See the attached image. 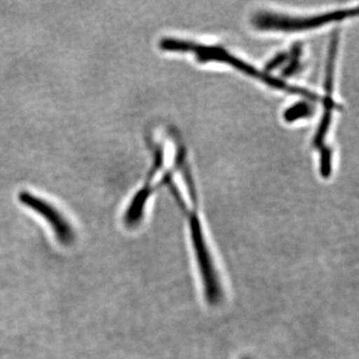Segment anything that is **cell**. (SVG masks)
<instances>
[{
    "mask_svg": "<svg viewBox=\"0 0 359 359\" xmlns=\"http://www.w3.org/2000/svg\"><path fill=\"white\" fill-rule=\"evenodd\" d=\"M287 60H289V53H287V52H280V53L276 54L275 57L269 61L264 72H269V71L275 70L280 66L287 65Z\"/></svg>",
    "mask_w": 359,
    "mask_h": 359,
    "instance_id": "cell-8",
    "label": "cell"
},
{
    "mask_svg": "<svg viewBox=\"0 0 359 359\" xmlns=\"http://www.w3.org/2000/svg\"><path fill=\"white\" fill-rule=\"evenodd\" d=\"M161 168H162V165H160L159 163H153V166L149 172L147 182L138 192L135 194L133 199L127 208L124 214V223L128 228H136L143 219L146 205L154 191L152 180L154 179L155 175L160 171Z\"/></svg>",
    "mask_w": 359,
    "mask_h": 359,
    "instance_id": "cell-5",
    "label": "cell"
},
{
    "mask_svg": "<svg viewBox=\"0 0 359 359\" xmlns=\"http://www.w3.org/2000/svg\"><path fill=\"white\" fill-rule=\"evenodd\" d=\"M18 199L21 204L36 212L48 223L54 236L61 245L73 244L75 240L74 230L67 219L53 205L28 192L20 193Z\"/></svg>",
    "mask_w": 359,
    "mask_h": 359,
    "instance_id": "cell-4",
    "label": "cell"
},
{
    "mask_svg": "<svg viewBox=\"0 0 359 359\" xmlns=\"http://www.w3.org/2000/svg\"><path fill=\"white\" fill-rule=\"evenodd\" d=\"M313 113V107L309 101H299L290 106L283 113V119L285 122L292 123L311 117Z\"/></svg>",
    "mask_w": 359,
    "mask_h": 359,
    "instance_id": "cell-6",
    "label": "cell"
},
{
    "mask_svg": "<svg viewBox=\"0 0 359 359\" xmlns=\"http://www.w3.org/2000/svg\"><path fill=\"white\" fill-rule=\"evenodd\" d=\"M302 53V46L301 43H295L292 47V50L289 53V60L285 65V69L283 71V75L285 77L292 76L301 68V56Z\"/></svg>",
    "mask_w": 359,
    "mask_h": 359,
    "instance_id": "cell-7",
    "label": "cell"
},
{
    "mask_svg": "<svg viewBox=\"0 0 359 359\" xmlns=\"http://www.w3.org/2000/svg\"><path fill=\"white\" fill-rule=\"evenodd\" d=\"M358 8L340 9L313 16H292L261 11L252 16V25L261 32H297L316 29L358 15Z\"/></svg>",
    "mask_w": 359,
    "mask_h": 359,
    "instance_id": "cell-2",
    "label": "cell"
},
{
    "mask_svg": "<svg viewBox=\"0 0 359 359\" xmlns=\"http://www.w3.org/2000/svg\"><path fill=\"white\" fill-rule=\"evenodd\" d=\"M242 359H252V358H249V356H245V358H243Z\"/></svg>",
    "mask_w": 359,
    "mask_h": 359,
    "instance_id": "cell-9",
    "label": "cell"
},
{
    "mask_svg": "<svg viewBox=\"0 0 359 359\" xmlns=\"http://www.w3.org/2000/svg\"><path fill=\"white\" fill-rule=\"evenodd\" d=\"M339 43V32L335 30V32H332V37H330L327 67H325L323 113L313 138V146L318 149V151H320L321 149L327 146L325 145V140H327L330 124H332V112H334L335 108V102L334 100V71Z\"/></svg>",
    "mask_w": 359,
    "mask_h": 359,
    "instance_id": "cell-3",
    "label": "cell"
},
{
    "mask_svg": "<svg viewBox=\"0 0 359 359\" xmlns=\"http://www.w3.org/2000/svg\"><path fill=\"white\" fill-rule=\"evenodd\" d=\"M162 50L168 52H181V53H193L196 59L201 63L218 62L231 66L236 70L244 73L248 76L255 78L259 81L273 87V88L287 92V93L297 94L306 99L308 101H318L320 96L316 95L309 90L302 88V87L294 86L285 83L283 80L271 76L264 71L257 69L256 67L245 62L242 59L236 57L230 52L226 50L221 46L217 45H205L197 43V42L188 41L178 39H163L159 43Z\"/></svg>",
    "mask_w": 359,
    "mask_h": 359,
    "instance_id": "cell-1",
    "label": "cell"
}]
</instances>
